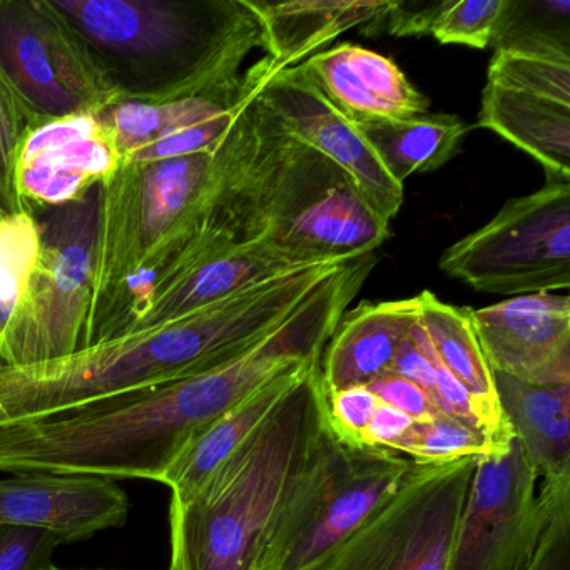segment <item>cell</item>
<instances>
[{
  "instance_id": "1",
  "label": "cell",
  "mask_w": 570,
  "mask_h": 570,
  "mask_svg": "<svg viewBox=\"0 0 570 570\" xmlns=\"http://www.w3.org/2000/svg\"><path fill=\"white\" fill-rule=\"evenodd\" d=\"M272 66L239 105L216 151L203 225L233 245H262L302 265L346 263L390 238L348 175L283 131L259 102Z\"/></svg>"
},
{
  "instance_id": "2",
  "label": "cell",
  "mask_w": 570,
  "mask_h": 570,
  "mask_svg": "<svg viewBox=\"0 0 570 570\" xmlns=\"http://www.w3.org/2000/svg\"><path fill=\"white\" fill-rule=\"evenodd\" d=\"M288 328L273 330L232 362L46 419L0 425V472L81 473L161 482L186 443L299 362Z\"/></svg>"
},
{
  "instance_id": "3",
  "label": "cell",
  "mask_w": 570,
  "mask_h": 570,
  "mask_svg": "<svg viewBox=\"0 0 570 570\" xmlns=\"http://www.w3.org/2000/svg\"><path fill=\"white\" fill-rule=\"evenodd\" d=\"M328 429L320 363L186 502L169 505V570H262L279 513Z\"/></svg>"
},
{
  "instance_id": "4",
  "label": "cell",
  "mask_w": 570,
  "mask_h": 570,
  "mask_svg": "<svg viewBox=\"0 0 570 570\" xmlns=\"http://www.w3.org/2000/svg\"><path fill=\"white\" fill-rule=\"evenodd\" d=\"M412 465L393 450L343 442L328 426L279 513L262 570H315L395 495Z\"/></svg>"
},
{
  "instance_id": "5",
  "label": "cell",
  "mask_w": 570,
  "mask_h": 570,
  "mask_svg": "<svg viewBox=\"0 0 570 570\" xmlns=\"http://www.w3.org/2000/svg\"><path fill=\"white\" fill-rule=\"evenodd\" d=\"M440 269L495 295L569 289L570 183L547 181L509 199L487 225L443 252Z\"/></svg>"
},
{
  "instance_id": "6",
  "label": "cell",
  "mask_w": 570,
  "mask_h": 570,
  "mask_svg": "<svg viewBox=\"0 0 570 570\" xmlns=\"http://www.w3.org/2000/svg\"><path fill=\"white\" fill-rule=\"evenodd\" d=\"M476 456L415 463L395 495L315 570H449Z\"/></svg>"
},
{
  "instance_id": "7",
  "label": "cell",
  "mask_w": 570,
  "mask_h": 570,
  "mask_svg": "<svg viewBox=\"0 0 570 570\" xmlns=\"http://www.w3.org/2000/svg\"><path fill=\"white\" fill-rule=\"evenodd\" d=\"M258 99L283 131L345 171L386 222L399 215L403 186L380 165L355 121L323 95L303 62L266 79Z\"/></svg>"
},
{
  "instance_id": "8",
  "label": "cell",
  "mask_w": 570,
  "mask_h": 570,
  "mask_svg": "<svg viewBox=\"0 0 570 570\" xmlns=\"http://www.w3.org/2000/svg\"><path fill=\"white\" fill-rule=\"evenodd\" d=\"M539 480L515 439L502 455L476 456L449 570H502L532 520Z\"/></svg>"
},
{
  "instance_id": "9",
  "label": "cell",
  "mask_w": 570,
  "mask_h": 570,
  "mask_svg": "<svg viewBox=\"0 0 570 570\" xmlns=\"http://www.w3.org/2000/svg\"><path fill=\"white\" fill-rule=\"evenodd\" d=\"M492 372L535 385L570 383V296H512L470 309Z\"/></svg>"
},
{
  "instance_id": "10",
  "label": "cell",
  "mask_w": 570,
  "mask_h": 570,
  "mask_svg": "<svg viewBox=\"0 0 570 570\" xmlns=\"http://www.w3.org/2000/svg\"><path fill=\"white\" fill-rule=\"evenodd\" d=\"M129 499L116 480L28 472L0 479V525L45 530L61 543L125 525Z\"/></svg>"
},
{
  "instance_id": "11",
  "label": "cell",
  "mask_w": 570,
  "mask_h": 570,
  "mask_svg": "<svg viewBox=\"0 0 570 570\" xmlns=\"http://www.w3.org/2000/svg\"><path fill=\"white\" fill-rule=\"evenodd\" d=\"M323 95L353 121L410 118L429 111V99L379 52L335 46L303 61Z\"/></svg>"
},
{
  "instance_id": "12",
  "label": "cell",
  "mask_w": 570,
  "mask_h": 570,
  "mask_svg": "<svg viewBox=\"0 0 570 570\" xmlns=\"http://www.w3.org/2000/svg\"><path fill=\"white\" fill-rule=\"evenodd\" d=\"M416 323V296L393 302H363L352 312L343 313L320 358L326 395L348 386H368L390 373Z\"/></svg>"
},
{
  "instance_id": "13",
  "label": "cell",
  "mask_w": 570,
  "mask_h": 570,
  "mask_svg": "<svg viewBox=\"0 0 570 570\" xmlns=\"http://www.w3.org/2000/svg\"><path fill=\"white\" fill-rule=\"evenodd\" d=\"M316 363L320 360L289 366L193 436L163 476L161 483L171 489V500L191 499L223 463L268 423Z\"/></svg>"
},
{
  "instance_id": "14",
  "label": "cell",
  "mask_w": 570,
  "mask_h": 570,
  "mask_svg": "<svg viewBox=\"0 0 570 570\" xmlns=\"http://www.w3.org/2000/svg\"><path fill=\"white\" fill-rule=\"evenodd\" d=\"M262 28L263 49L279 69L293 68L306 56L353 28L385 18L392 0H245Z\"/></svg>"
},
{
  "instance_id": "15",
  "label": "cell",
  "mask_w": 570,
  "mask_h": 570,
  "mask_svg": "<svg viewBox=\"0 0 570 570\" xmlns=\"http://www.w3.org/2000/svg\"><path fill=\"white\" fill-rule=\"evenodd\" d=\"M419 323L443 366L465 386L483 432L500 453L509 450L512 430L500 410L492 368L483 355L466 306L449 305L432 292L416 295Z\"/></svg>"
},
{
  "instance_id": "16",
  "label": "cell",
  "mask_w": 570,
  "mask_h": 570,
  "mask_svg": "<svg viewBox=\"0 0 570 570\" xmlns=\"http://www.w3.org/2000/svg\"><path fill=\"white\" fill-rule=\"evenodd\" d=\"M492 375L500 410L539 479L570 473V383L535 385Z\"/></svg>"
},
{
  "instance_id": "17",
  "label": "cell",
  "mask_w": 570,
  "mask_h": 570,
  "mask_svg": "<svg viewBox=\"0 0 570 570\" xmlns=\"http://www.w3.org/2000/svg\"><path fill=\"white\" fill-rule=\"evenodd\" d=\"M476 126L532 156L547 181L570 183V106L487 82Z\"/></svg>"
},
{
  "instance_id": "18",
  "label": "cell",
  "mask_w": 570,
  "mask_h": 570,
  "mask_svg": "<svg viewBox=\"0 0 570 570\" xmlns=\"http://www.w3.org/2000/svg\"><path fill=\"white\" fill-rule=\"evenodd\" d=\"M108 146L89 119L52 122L32 135L22 155L26 189L46 202H66L79 186L111 166Z\"/></svg>"
},
{
  "instance_id": "19",
  "label": "cell",
  "mask_w": 570,
  "mask_h": 570,
  "mask_svg": "<svg viewBox=\"0 0 570 570\" xmlns=\"http://www.w3.org/2000/svg\"><path fill=\"white\" fill-rule=\"evenodd\" d=\"M45 26L24 12H0V65L39 108L65 116L79 105V86Z\"/></svg>"
},
{
  "instance_id": "20",
  "label": "cell",
  "mask_w": 570,
  "mask_h": 570,
  "mask_svg": "<svg viewBox=\"0 0 570 570\" xmlns=\"http://www.w3.org/2000/svg\"><path fill=\"white\" fill-rule=\"evenodd\" d=\"M306 268H312V265L293 262L262 245L219 246L188 269L169 299L165 318L169 320L168 323L176 322L259 283Z\"/></svg>"
},
{
  "instance_id": "21",
  "label": "cell",
  "mask_w": 570,
  "mask_h": 570,
  "mask_svg": "<svg viewBox=\"0 0 570 570\" xmlns=\"http://www.w3.org/2000/svg\"><path fill=\"white\" fill-rule=\"evenodd\" d=\"M385 171L403 186L410 176L435 171L453 158L469 128L452 115L356 121Z\"/></svg>"
},
{
  "instance_id": "22",
  "label": "cell",
  "mask_w": 570,
  "mask_h": 570,
  "mask_svg": "<svg viewBox=\"0 0 570 570\" xmlns=\"http://www.w3.org/2000/svg\"><path fill=\"white\" fill-rule=\"evenodd\" d=\"M502 570H570V473L542 480L532 520Z\"/></svg>"
},
{
  "instance_id": "23",
  "label": "cell",
  "mask_w": 570,
  "mask_h": 570,
  "mask_svg": "<svg viewBox=\"0 0 570 570\" xmlns=\"http://www.w3.org/2000/svg\"><path fill=\"white\" fill-rule=\"evenodd\" d=\"M216 151L166 159L149 168L142 199L146 232L158 235L188 206L205 205L215 178Z\"/></svg>"
},
{
  "instance_id": "24",
  "label": "cell",
  "mask_w": 570,
  "mask_h": 570,
  "mask_svg": "<svg viewBox=\"0 0 570 570\" xmlns=\"http://www.w3.org/2000/svg\"><path fill=\"white\" fill-rule=\"evenodd\" d=\"M492 46L570 62V0H505Z\"/></svg>"
},
{
  "instance_id": "25",
  "label": "cell",
  "mask_w": 570,
  "mask_h": 570,
  "mask_svg": "<svg viewBox=\"0 0 570 570\" xmlns=\"http://www.w3.org/2000/svg\"><path fill=\"white\" fill-rule=\"evenodd\" d=\"M389 450L402 453L415 463H449L466 456L502 455L482 430L443 412L415 420Z\"/></svg>"
},
{
  "instance_id": "26",
  "label": "cell",
  "mask_w": 570,
  "mask_h": 570,
  "mask_svg": "<svg viewBox=\"0 0 570 570\" xmlns=\"http://www.w3.org/2000/svg\"><path fill=\"white\" fill-rule=\"evenodd\" d=\"M95 199H88L66 213L49 236V269H51L52 303H69L81 292L91 268L92 239H95Z\"/></svg>"
},
{
  "instance_id": "27",
  "label": "cell",
  "mask_w": 570,
  "mask_h": 570,
  "mask_svg": "<svg viewBox=\"0 0 570 570\" xmlns=\"http://www.w3.org/2000/svg\"><path fill=\"white\" fill-rule=\"evenodd\" d=\"M487 82L570 106V62L559 59L495 51Z\"/></svg>"
},
{
  "instance_id": "28",
  "label": "cell",
  "mask_w": 570,
  "mask_h": 570,
  "mask_svg": "<svg viewBox=\"0 0 570 570\" xmlns=\"http://www.w3.org/2000/svg\"><path fill=\"white\" fill-rule=\"evenodd\" d=\"M505 0H446L430 35L440 45L485 49L495 41Z\"/></svg>"
},
{
  "instance_id": "29",
  "label": "cell",
  "mask_w": 570,
  "mask_h": 570,
  "mask_svg": "<svg viewBox=\"0 0 570 570\" xmlns=\"http://www.w3.org/2000/svg\"><path fill=\"white\" fill-rule=\"evenodd\" d=\"M36 256V238L24 222L0 225V326L11 320Z\"/></svg>"
},
{
  "instance_id": "30",
  "label": "cell",
  "mask_w": 570,
  "mask_h": 570,
  "mask_svg": "<svg viewBox=\"0 0 570 570\" xmlns=\"http://www.w3.org/2000/svg\"><path fill=\"white\" fill-rule=\"evenodd\" d=\"M380 399L368 386H348L326 395L328 426L340 440L363 445L366 429L380 406Z\"/></svg>"
},
{
  "instance_id": "31",
  "label": "cell",
  "mask_w": 570,
  "mask_h": 570,
  "mask_svg": "<svg viewBox=\"0 0 570 570\" xmlns=\"http://www.w3.org/2000/svg\"><path fill=\"white\" fill-rule=\"evenodd\" d=\"M61 546L45 530L0 525V570H46Z\"/></svg>"
},
{
  "instance_id": "32",
  "label": "cell",
  "mask_w": 570,
  "mask_h": 570,
  "mask_svg": "<svg viewBox=\"0 0 570 570\" xmlns=\"http://www.w3.org/2000/svg\"><path fill=\"white\" fill-rule=\"evenodd\" d=\"M446 0H392V8L385 18L376 19L366 26L365 35H373L376 26H385V31L396 38L430 35L436 16L443 11ZM365 29V28H363Z\"/></svg>"
},
{
  "instance_id": "33",
  "label": "cell",
  "mask_w": 570,
  "mask_h": 570,
  "mask_svg": "<svg viewBox=\"0 0 570 570\" xmlns=\"http://www.w3.org/2000/svg\"><path fill=\"white\" fill-rule=\"evenodd\" d=\"M368 389L379 396L380 402L400 410L413 420L430 419L440 412L420 386L395 373L380 376L375 382L370 383Z\"/></svg>"
},
{
  "instance_id": "34",
  "label": "cell",
  "mask_w": 570,
  "mask_h": 570,
  "mask_svg": "<svg viewBox=\"0 0 570 570\" xmlns=\"http://www.w3.org/2000/svg\"><path fill=\"white\" fill-rule=\"evenodd\" d=\"M390 373H395V375L403 376V379L415 383L416 386H420L430 396V400L439 409V403H436L435 366H433L432 360L426 355L425 350L413 340V336H410L403 343Z\"/></svg>"
},
{
  "instance_id": "35",
  "label": "cell",
  "mask_w": 570,
  "mask_h": 570,
  "mask_svg": "<svg viewBox=\"0 0 570 570\" xmlns=\"http://www.w3.org/2000/svg\"><path fill=\"white\" fill-rule=\"evenodd\" d=\"M413 422L415 420L410 419L405 413L382 402L376 409L368 429H366L363 445L390 449V445L399 440L412 426Z\"/></svg>"
},
{
  "instance_id": "36",
  "label": "cell",
  "mask_w": 570,
  "mask_h": 570,
  "mask_svg": "<svg viewBox=\"0 0 570 570\" xmlns=\"http://www.w3.org/2000/svg\"><path fill=\"white\" fill-rule=\"evenodd\" d=\"M12 142H14V126L0 96V175H4L8 168Z\"/></svg>"
},
{
  "instance_id": "37",
  "label": "cell",
  "mask_w": 570,
  "mask_h": 570,
  "mask_svg": "<svg viewBox=\"0 0 570 570\" xmlns=\"http://www.w3.org/2000/svg\"><path fill=\"white\" fill-rule=\"evenodd\" d=\"M46 570H66V569H59V567L51 566V567H49V569H46Z\"/></svg>"
}]
</instances>
